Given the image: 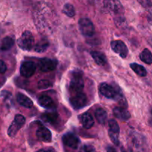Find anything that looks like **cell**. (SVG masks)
I'll return each mask as SVG.
<instances>
[{
  "instance_id": "7c38bea8",
  "label": "cell",
  "mask_w": 152,
  "mask_h": 152,
  "mask_svg": "<svg viewBox=\"0 0 152 152\" xmlns=\"http://www.w3.org/2000/svg\"><path fill=\"white\" fill-rule=\"evenodd\" d=\"M37 137L38 138L39 140L45 142H49L52 140V134L51 132H50L49 129L45 126H41L36 132Z\"/></svg>"
},
{
  "instance_id": "7a4b0ae2",
  "label": "cell",
  "mask_w": 152,
  "mask_h": 152,
  "mask_svg": "<svg viewBox=\"0 0 152 152\" xmlns=\"http://www.w3.org/2000/svg\"><path fill=\"white\" fill-rule=\"evenodd\" d=\"M17 44L21 49L24 50H31L34 46V38L30 31H26L22 33L18 39Z\"/></svg>"
},
{
  "instance_id": "9c48e42d",
  "label": "cell",
  "mask_w": 152,
  "mask_h": 152,
  "mask_svg": "<svg viewBox=\"0 0 152 152\" xmlns=\"http://www.w3.org/2000/svg\"><path fill=\"white\" fill-rule=\"evenodd\" d=\"M36 71L35 64L31 61H25L20 66V74L22 77L29 78L32 77Z\"/></svg>"
},
{
  "instance_id": "6da1fadb",
  "label": "cell",
  "mask_w": 152,
  "mask_h": 152,
  "mask_svg": "<svg viewBox=\"0 0 152 152\" xmlns=\"http://www.w3.org/2000/svg\"><path fill=\"white\" fill-rule=\"evenodd\" d=\"M84 88V80L83 78V74L80 71H75L71 74L70 80L69 88L73 94L82 92Z\"/></svg>"
},
{
  "instance_id": "4316f807",
  "label": "cell",
  "mask_w": 152,
  "mask_h": 152,
  "mask_svg": "<svg viewBox=\"0 0 152 152\" xmlns=\"http://www.w3.org/2000/svg\"><path fill=\"white\" fill-rule=\"evenodd\" d=\"M95 148L90 145H85L80 148L79 152H94Z\"/></svg>"
},
{
  "instance_id": "f1b7e54d",
  "label": "cell",
  "mask_w": 152,
  "mask_h": 152,
  "mask_svg": "<svg viewBox=\"0 0 152 152\" xmlns=\"http://www.w3.org/2000/svg\"><path fill=\"white\" fill-rule=\"evenodd\" d=\"M107 152H117V150L114 148V147L111 146H108L107 148Z\"/></svg>"
},
{
  "instance_id": "484cf974",
  "label": "cell",
  "mask_w": 152,
  "mask_h": 152,
  "mask_svg": "<svg viewBox=\"0 0 152 152\" xmlns=\"http://www.w3.org/2000/svg\"><path fill=\"white\" fill-rule=\"evenodd\" d=\"M137 1L140 3L141 5H142L145 8L148 9L150 13L152 14V3L150 0H137Z\"/></svg>"
},
{
  "instance_id": "ac0fdd59",
  "label": "cell",
  "mask_w": 152,
  "mask_h": 152,
  "mask_svg": "<svg viewBox=\"0 0 152 152\" xmlns=\"http://www.w3.org/2000/svg\"><path fill=\"white\" fill-rule=\"evenodd\" d=\"M14 45V39L10 37H6L0 41V51H6Z\"/></svg>"
},
{
  "instance_id": "4dcf8cb0",
  "label": "cell",
  "mask_w": 152,
  "mask_h": 152,
  "mask_svg": "<svg viewBox=\"0 0 152 152\" xmlns=\"http://www.w3.org/2000/svg\"><path fill=\"white\" fill-rule=\"evenodd\" d=\"M1 33H2V28H1V27L0 26V36H1Z\"/></svg>"
},
{
  "instance_id": "4fadbf2b",
  "label": "cell",
  "mask_w": 152,
  "mask_h": 152,
  "mask_svg": "<svg viewBox=\"0 0 152 152\" xmlns=\"http://www.w3.org/2000/svg\"><path fill=\"white\" fill-rule=\"evenodd\" d=\"M79 119H80V123L83 125V127L86 129H89L92 128L94 124V120L93 117H92L90 113L86 112L81 114Z\"/></svg>"
},
{
  "instance_id": "2e32d148",
  "label": "cell",
  "mask_w": 152,
  "mask_h": 152,
  "mask_svg": "<svg viewBox=\"0 0 152 152\" xmlns=\"http://www.w3.org/2000/svg\"><path fill=\"white\" fill-rule=\"evenodd\" d=\"M16 100L19 102V104H20L21 105L27 108H32L33 105H34L32 100L28 96L23 94L18 93L17 95H16Z\"/></svg>"
},
{
  "instance_id": "9a60e30c",
  "label": "cell",
  "mask_w": 152,
  "mask_h": 152,
  "mask_svg": "<svg viewBox=\"0 0 152 152\" xmlns=\"http://www.w3.org/2000/svg\"><path fill=\"white\" fill-rule=\"evenodd\" d=\"M114 116L121 120H128L130 118V113L123 107H116L113 110Z\"/></svg>"
},
{
  "instance_id": "f546056e",
  "label": "cell",
  "mask_w": 152,
  "mask_h": 152,
  "mask_svg": "<svg viewBox=\"0 0 152 152\" xmlns=\"http://www.w3.org/2000/svg\"><path fill=\"white\" fill-rule=\"evenodd\" d=\"M37 152H53V151L51 149H41Z\"/></svg>"
},
{
  "instance_id": "5b68a950",
  "label": "cell",
  "mask_w": 152,
  "mask_h": 152,
  "mask_svg": "<svg viewBox=\"0 0 152 152\" xmlns=\"http://www.w3.org/2000/svg\"><path fill=\"white\" fill-rule=\"evenodd\" d=\"M88 102V98L83 92L74 94L70 98V103L74 109H80L84 108Z\"/></svg>"
},
{
  "instance_id": "e0dca14e",
  "label": "cell",
  "mask_w": 152,
  "mask_h": 152,
  "mask_svg": "<svg viewBox=\"0 0 152 152\" xmlns=\"http://www.w3.org/2000/svg\"><path fill=\"white\" fill-rule=\"evenodd\" d=\"M91 55L94 60L95 61V62H96L98 65L103 66V65H105V64H106L107 59L106 56H105L104 53L99 51H91Z\"/></svg>"
},
{
  "instance_id": "52a82bcc",
  "label": "cell",
  "mask_w": 152,
  "mask_h": 152,
  "mask_svg": "<svg viewBox=\"0 0 152 152\" xmlns=\"http://www.w3.org/2000/svg\"><path fill=\"white\" fill-rule=\"evenodd\" d=\"M111 49L114 53L118 54L122 58H126L129 53V49H128L126 45L121 40H114L111 42Z\"/></svg>"
},
{
  "instance_id": "1f68e13d",
  "label": "cell",
  "mask_w": 152,
  "mask_h": 152,
  "mask_svg": "<svg viewBox=\"0 0 152 152\" xmlns=\"http://www.w3.org/2000/svg\"><path fill=\"white\" fill-rule=\"evenodd\" d=\"M150 44H151V45L152 46V40H151V42H150Z\"/></svg>"
},
{
  "instance_id": "ffe728a7",
  "label": "cell",
  "mask_w": 152,
  "mask_h": 152,
  "mask_svg": "<svg viewBox=\"0 0 152 152\" xmlns=\"http://www.w3.org/2000/svg\"><path fill=\"white\" fill-rule=\"evenodd\" d=\"M95 117L98 123L104 125L107 120V113L103 108H98L95 111Z\"/></svg>"
},
{
  "instance_id": "30bf717a",
  "label": "cell",
  "mask_w": 152,
  "mask_h": 152,
  "mask_svg": "<svg viewBox=\"0 0 152 152\" xmlns=\"http://www.w3.org/2000/svg\"><path fill=\"white\" fill-rule=\"evenodd\" d=\"M105 8L114 14H119L123 10V6L119 0H104Z\"/></svg>"
},
{
  "instance_id": "7402d4cb",
  "label": "cell",
  "mask_w": 152,
  "mask_h": 152,
  "mask_svg": "<svg viewBox=\"0 0 152 152\" xmlns=\"http://www.w3.org/2000/svg\"><path fill=\"white\" fill-rule=\"evenodd\" d=\"M131 68L140 77H145L147 75V71L142 65L137 63H132L130 65Z\"/></svg>"
},
{
  "instance_id": "cb8c5ba5",
  "label": "cell",
  "mask_w": 152,
  "mask_h": 152,
  "mask_svg": "<svg viewBox=\"0 0 152 152\" xmlns=\"http://www.w3.org/2000/svg\"><path fill=\"white\" fill-rule=\"evenodd\" d=\"M62 12L66 16H68V17H73L75 15V9H74V7L71 4H68V3L64 5L63 9H62Z\"/></svg>"
},
{
  "instance_id": "8fae6325",
  "label": "cell",
  "mask_w": 152,
  "mask_h": 152,
  "mask_svg": "<svg viewBox=\"0 0 152 152\" xmlns=\"http://www.w3.org/2000/svg\"><path fill=\"white\" fill-rule=\"evenodd\" d=\"M62 141L65 145L73 149H77L80 144V139L72 133L65 134L62 137Z\"/></svg>"
},
{
  "instance_id": "277c9868",
  "label": "cell",
  "mask_w": 152,
  "mask_h": 152,
  "mask_svg": "<svg viewBox=\"0 0 152 152\" xmlns=\"http://www.w3.org/2000/svg\"><path fill=\"white\" fill-rule=\"evenodd\" d=\"M79 28L81 34L85 37H92L94 34V25L87 18H82L79 20Z\"/></svg>"
},
{
  "instance_id": "d6986e66",
  "label": "cell",
  "mask_w": 152,
  "mask_h": 152,
  "mask_svg": "<svg viewBox=\"0 0 152 152\" xmlns=\"http://www.w3.org/2000/svg\"><path fill=\"white\" fill-rule=\"evenodd\" d=\"M49 46V42L46 39H42L39 40L34 46V50L37 53H43L48 49Z\"/></svg>"
},
{
  "instance_id": "603a6c76",
  "label": "cell",
  "mask_w": 152,
  "mask_h": 152,
  "mask_svg": "<svg viewBox=\"0 0 152 152\" xmlns=\"http://www.w3.org/2000/svg\"><path fill=\"white\" fill-rule=\"evenodd\" d=\"M140 58L145 63L152 64V53L148 49H144L140 54Z\"/></svg>"
},
{
  "instance_id": "d4e9b609",
  "label": "cell",
  "mask_w": 152,
  "mask_h": 152,
  "mask_svg": "<svg viewBox=\"0 0 152 152\" xmlns=\"http://www.w3.org/2000/svg\"><path fill=\"white\" fill-rule=\"evenodd\" d=\"M51 86H52L51 83H50L48 80H40V81L38 83V88L39 89L48 88H50Z\"/></svg>"
},
{
  "instance_id": "8992f818",
  "label": "cell",
  "mask_w": 152,
  "mask_h": 152,
  "mask_svg": "<svg viewBox=\"0 0 152 152\" xmlns=\"http://www.w3.org/2000/svg\"><path fill=\"white\" fill-rule=\"evenodd\" d=\"M109 129H108V135L111 139V140L116 145H118L120 144L119 141V134H120V127H119L118 123L114 120H109Z\"/></svg>"
},
{
  "instance_id": "d6a6232c",
  "label": "cell",
  "mask_w": 152,
  "mask_h": 152,
  "mask_svg": "<svg viewBox=\"0 0 152 152\" xmlns=\"http://www.w3.org/2000/svg\"><path fill=\"white\" fill-rule=\"evenodd\" d=\"M151 114H152V108H151Z\"/></svg>"
},
{
  "instance_id": "5bb4252c",
  "label": "cell",
  "mask_w": 152,
  "mask_h": 152,
  "mask_svg": "<svg viewBox=\"0 0 152 152\" xmlns=\"http://www.w3.org/2000/svg\"><path fill=\"white\" fill-rule=\"evenodd\" d=\"M38 102L42 107L47 109H53L55 108L54 102L53 99L48 95H42L39 97Z\"/></svg>"
},
{
  "instance_id": "3957f363",
  "label": "cell",
  "mask_w": 152,
  "mask_h": 152,
  "mask_svg": "<svg viewBox=\"0 0 152 152\" xmlns=\"http://www.w3.org/2000/svg\"><path fill=\"white\" fill-rule=\"evenodd\" d=\"M25 117L21 114H16L14 117V120L12 122L11 125L8 128L7 134L10 137H14L18 133L21 128L25 125Z\"/></svg>"
},
{
  "instance_id": "83f0119b",
  "label": "cell",
  "mask_w": 152,
  "mask_h": 152,
  "mask_svg": "<svg viewBox=\"0 0 152 152\" xmlns=\"http://www.w3.org/2000/svg\"><path fill=\"white\" fill-rule=\"evenodd\" d=\"M7 71L6 64L2 60H0V74H4Z\"/></svg>"
},
{
  "instance_id": "ba28073f",
  "label": "cell",
  "mask_w": 152,
  "mask_h": 152,
  "mask_svg": "<svg viewBox=\"0 0 152 152\" xmlns=\"http://www.w3.org/2000/svg\"><path fill=\"white\" fill-rule=\"evenodd\" d=\"M58 62L56 59L42 58L39 62V66L40 70L43 72H50L56 69Z\"/></svg>"
},
{
  "instance_id": "44dd1931",
  "label": "cell",
  "mask_w": 152,
  "mask_h": 152,
  "mask_svg": "<svg viewBox=\"0 0 152 152\" xmlns=\"http://www.w3.org/2000/svg\"><path fill=\"white\" fill-rule=\"evenodd\" d=\"M59 115L56 111H49V112L45 113L42 115V119L45 122L49 123H54L57 120Z\"/></svg>"
}]
</instances>
